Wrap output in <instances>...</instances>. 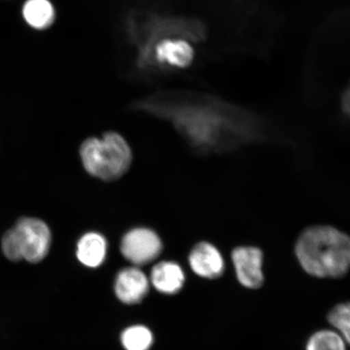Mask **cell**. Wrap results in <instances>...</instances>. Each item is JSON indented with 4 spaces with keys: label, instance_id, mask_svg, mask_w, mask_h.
<instances>
[{
    "label": "cell",
    "instance_id": "cell-1",
    "mask_svg": "<svg viewBox=\"0 0 350 350\" xmlns=\"http://www.w3.org/2000/svg\"><path fill=\"white\" fill-rule=\"evenodd\" d=\"M295 254L310 275L342 278L350 269V237L332 226L309 227L297 239Z\"/></svg>",
    "mask_w": 350,
    "mask_h": 350
},
{
    "label": "cell",
    "instance_id": "cell-2",
    "mask_svg": "<svg viewBox=\"0 0 350 350\" xmlns=\"http://www.w3.org/2000/svg\"><path fill=\"white\" fill-rule=\"evenodd\" d=\"M80 156L88 174L103 181H115L128 172L133 152L126 139L115 131L82 143Z\"/></svg>",
    "mask_w": 350,
    "mask_h": 350
},
{
    "label": "cell",
    "instance_id": "cell-3",
    "mask_svg": "<svg viewBox=\"0 0 350 350\" xmlns=\"http://www.w3.org/2000/svg\"><path fill=\"white\" fill-rule=\"evenodd\" d=\"M51 233L45 222L25 217L4 234L2 250L8 260L29 262L42 261L49 252Z\"/></svg>",
    "mask_w": 350,
    "mask_h": 350
},
{
    "label": "cell",
    "instance_id": "cell-4",
    "mask_svg": "<svg viewBox=\"0 0 350 350\" xmlns=\"http://www.w3.org/2000/svg\"><path fill=\"white\" fill-rule=\"evenodd\" d=\"M120 251L131 264L144 265L160 256L163 243L155 231L146 227H137L126 232L122 237Z\"/></svg>",
    "mask_w": 350,
    "mask_h": 350
},
{
    "label": "cell",
    "instance_id": "cell-5",
    "mask_svg": "<svg viewBox=\"0 0 350 350\" xmlns=\"http://www.w3.org/2000/svg\"><path fill=\"white\" fill-rule=\"evenodd\" d=\"M232 261L239 282L252 290L259 288L264 284L262 260L264 254L256 247H239L231 254Z\"/></svg>",
    "mask_w": 350,
    "mask_h": 350
},
{
    "label": "cell",
    "instance_id": "cell-6",
    "mask_svg": "<svg viewBox=\"0 0 350 350\" xmlns=\"http://www.w3.org/2000/svg\"><path fill=\"white\" fill-rule=\"evenodd\" d=\"M189 264L192 271L204 278L221 277L225 269V262L221 252L208 242L196 245L189 255Z\"/></svg>",
    "mask_w": 350,
    "mask_h": 350
},
{
    "label": "cell",
    "instance_id": "cell-7",
    "mask_svg": "<svg viewBox=\"0 0 350 350\" xmlns=\"http://www.w3.org/2000/svg\"><path fill=\"white\" fill-rule=\"evenodd\" d=\"M150 283L142 270L128 268L122 270L117 275L116 294L122 303L135 304L142 301L148 292Z\"/></svg>",
    "mask_w": 350,
    "mask_h": 350
},
{
    "label": "cell",
    "instance_id": "cell-8",
    "mask_svg": "<svg viewBox=\"0 0 350 350\" xmlns=\"http://www.w3.org/2000/svg\"><path fill=\"white\" fill-rule=\"evenodd\" d=\"M156 59L178 68H186L194 59V50L182 39H164L155 46Z\"/></svg>",
    "mask_w": 350,
    "mask_h": 350
},
{
    "label": "cell",
    "instance_id": "cell-9",
    "mask_svg": "<svg viewBox=\"0 0 350 350\" xmlns=\"http://www.w3.org/2000/svg\"><path fill=\"white\" fill-rule=\"evenodd\" d=\"M107 254V239L98 232H88L78 241L77 257L83 265L98 268L103 264Z\"/></svg>",
    "mask_w": 350,
    "mask_h": 350
},
{
    "label": "cell",
    "instance_id": "cell-10",
    "mask_svg": "<svg viewBox=\"0 0 350 350\" xmlns=\"http://www.w3.org/2000/svg\"><path fill=\"white\" fill-rule=\"evenodd\" d=\"M185 281V273L176 262H160L152 270V286L163 294L172 295L178 293L183 288Z\"/></svg>",
    "mask_w": 350,
    "mask_h": 350
},
{
    "label": "cell",
    "instance_id": "cell-11",
    "mask_svg": "<svg viewBox=\"0 0 350 350\" xmlns=\"http://www.w3.org/2000/svg\"><path fill=\"white\" fill-rule=\"evenodd\" d=\"M25 23L35 30L50 28L55 21V10L50 0H25L21 8Z\"/></svg>",
    "mask_w": 350,
    "mask_h": 350
},
{
    "label": "cell",
    "instance_id": "cell-12",
    "mask_svg": "<svg viewBox=\"0 0 350 350\" xmlns=\"http://www.w3.org/2000/svg\"><path fill=\"white\" fill-rule=\"evenodd\" d=\"M122 344L126 350H148L152 344V332L142 325L126 328L121 336Z\"/></svg>",
    "mask_w": 350,
    "mask_h": 350
},
{
    "label": "cell",
    "instance_id": "cell-13",
    "mask_svg": "<svg viewBox=\"0 0 350 350\" xmlns=\"http://www.w3.org/2000/svg\"><path fill=\"white\" fill-rule=\"evenodd\" d=\"M306 350H347L342 336L338 332L323 330L310 338Z\"/></svg>",
    "mask_w": 350,
    "mask_h": 350
},
{
    "label": "cell",
    "instance_id": "cell-14",
    "mask_svg": "<svg viewBox=\"0 0 350 350\" xmlns=\"http://www.w3.org/2000/svg\"><path fill=\"white\" fill-rule=\"evenodd\" d=\"M327 319L350 345V304L336 306L328 314Z\"/></svg>",
    "mask_w": 350,
    "mask_h": 350
},
{
    "label": "cell",
    "instance_id": "cell-15",
    "mask_svg": "<svg viewBox=\"0 0 350 350\" xmlns=\"http://www.w3.org/2000/svg\"><path fill=\"white\" fill-rule=\"evenodd\" d=\"M342 108L345 115L350 118V86L345 90L342 97Z\"/></svg>",
    "mask_w": 350,
    "mask_h": 350
}]
</instances>
